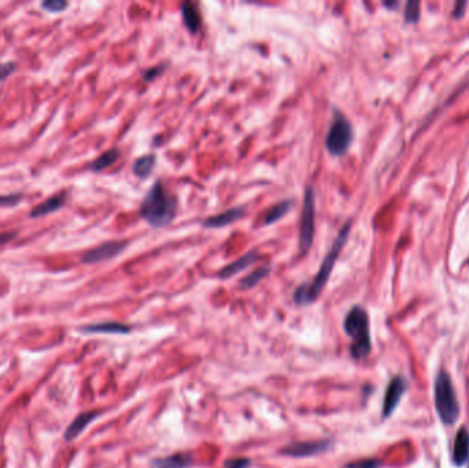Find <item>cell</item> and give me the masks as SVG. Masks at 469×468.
<instances>
[{
    "mask_svg": "<svg viewBox=\"0 0 469 468\" xmlns=\"http://www.w3.org/2000/svg\"><path fill=\"white\" fill-rule=\"evenodd\" d=\"M180 11H182V23L188 29V32L196 35L202 26V17L198 6L191 1H184L180 6Z\"/></svg>",
    "mask_w": 469,
    "mask_h": 468,
    "instance_id": "13",
    "label": "cell"
},
{
    "mask_svg": "<svg viewBox=\"0 0 469 468\" xmlns=\"http://www.w3.org/2000/svg\"><path fill=\"white\" fill-rule=\"evenodd\" d=\"M250 460L244 457H236L224 462V468H247L250 466Z\"/></svg>",
    "mask_w": 469,
    "mask_h": 468,
    "instance_id": "25",
    "label": "cell"
},
{
    "mask_svg": "<svg viewBox=\"0 0 469 468\" xmlns=\"http://www.w3.org/2000/svg\"><path fill=\"white\" fill-rule=\"evenodd\" d=\"M14 70H15V63H13V62L0 65V81L7 78L8 75H11Z\"/></svg>",
    "mask_w": 469,
    "mask_h": 468,
    "instance_id": "28",
    "label": "cell"
},
{
    "mask_svg": "<svg viewBox=\"0 0 469 468\" xmlns=\"http://www.w3.org/2000/svg\"><path fill=\"white\" fill-rule=\"evenodd\" d=\"M165 69H166L165 65H159V66H154V68H151V69H147V70L143 73V78H144L146 81H153V80H156L158 76H161V75L165 72Z\"/></svg>",
    "mask_w": 469,
    "mask_h": 468,
    "instance_id": "26",
    "label": "cell"
},
{
    "mask_svg": "<svg viewBox=\"0 0 469 468\" xmlns=\"http://www.w3.org/2000/svg\"><path fill=\"white\" fill-rule=\"evenodd\" d=\"M406 391V379L402 376H395L391 379L383 401V417H390L396 410L402 395Z\"/></svg>",
    "mask_w": 469,
    "mask_h": 468,
    "instance_id": "9",
    "label": "cell"
},
{
    "mask_svg": "<svg viewBox=\"0 0 469 468\" xmlns=\"http://www.w3.org/2000/svg\"><path fill=\"white\" fill-rule=\"evenodd\" d=\"M120 150L118 149H111V150H107L104 152V154L101 156H98L89 166L91 171L94 172H102L106 168L111 166L114 162L118 161L120 158Z\"/></svg>",
    "mask_w": 469,
    "mask_h": 468,
    "instance_id": "21",
    "label": "cell"
},
{
    "mask_svg": "<svg viewBox=\"0 0 469 468\" xmlns=\"http://www.w3.org/2000/svg\"><path fill=\"white\" fill-rule=\"evenodd\" d=\"M292 207H294L292 199H284V201H280L279 204L273 205L272 208L266 211V214L263 217V224L265 226H272V224L277 223L279 220H282L286 216Z\"/></svg>",
    "mask_w": 469,
    "mask_h": 468,
    "instance_id": "19",
    "label": "cell"
},
{
    "mask_svg": "<svg viewBox=\"0 0 469 468\" xmlns=\"http://www.w3.org/2000/svg\"><path fill=\"white\" fill-rule=\"evenodd\" d=\"M435 410L443 424L453 426L460 417V404L453 386L451 376L447 371L441 369L434 382Z\"/></svg>",
    "mask_w": 469,
    "mask_h": 468,
    "instance_id": "4",
    "label": "cell"
},
{
    "mask_svg": "<svg viewBox=\"0 0 469 468\" xmlns=\"http://www.w3.org/2000/svg\"><path fill=\"white\" fill-rule=\"evenodd\" d=\"M21 199V195L14 194V195H0V208L4 207H13L15 204H18Z\"/></svg>",
    "mask_w": 469,
    "mask_h": 468,
    "instance_id": "27",
    "label": "cell"
},
{
    "mask_svg": "<svg viewBox=\"0 0 469 468\" xmlns=\"http://www.w3.org/2000/svg\"><path fill=\"white\" fill-rule=\"evenodd\" d=\"M315 235V194L312 185L306 187L299 227V252L308 254Z\"/></svg>",
    "mask_w": 469,
    "mask_h": 468,
    "instance_id": "6",
    "label": "cell"
},
{
    "mask_svg": "<svg viewBox=\"0 0 469 468\" xmlns=\"http://www.w3.org/2000/svg\"><path fill=\"white\" fill-rule=\"evenodd\" d=\"M194 464V456L191 453H175L172 456L161 457L153 462L156 468H189Z\"/></svg>",
    "mask_w": 469,
    "mask_h": 468,
    "instance_id": "14",
    "label": "cell"
},
{
    "mask_svg": "<svg viewBox=\"0 0 469 468\" xmlns=\"http://www.w3.org/2000/svg\"><path fill=\"white\" fill-rule=\"evenodd\" d=\"M177 209L179 199L158 179L143 198L139 213L150 227L165 228L175 220Z\"/></svg>",
    "mask_w": 469,
    "mask_h": 468,
    "instance_id": "2",
    "label": "cell"
},
{
    "mask_svg": "<svg viewBox=\"0 0 469 468\" xmlns=\"http://www.w3.org/2000/svg\"><path fill=\"white\" fill-rule=\"evenodd\" d=\"M382 462L377 459H361L356 462H350L342 468H382Z\"/></svg>",
    "mask_w": 469,
    "mask_h": 468,
    "instance_id": "22",
    "label": "cell"
},
{
    "mask_svg": "<svg viewBox=\"0 0 469 468\" xmlns=\"http://www.w3.org/2000/svg\"><path fill=\"white\" fill-rule=\"evenodd\" d=\"M156 156L154 154H146V156H139L132 166L133 173L139 178V179H146L149 178L154 168H156Z\"/></svg>",
    "mask_w": 469,
    "mask_h": 468,
    "instance_id": "18",
    "label": "cell"
},
{
    "mask_svg": "<svg viewBox=\"0 0 469 468\" xmlns=\"http://www.w3.org/2000/svg\"><path fill=\"white\" fill-rule=\"evenodd\" d=\"M451 459L457 467H461L469 462V431L467 427H461L456 434Z\"/></svg>",
    "mask_w": 469,
    "mask_h": 468,
    "instance_id": "11",
    "label": "cell"
},
{
    "mask_svg": "<svg viewBox=\"0 0 469 468\" xmlns=\"http://www.w3.org/2000/svg\"><path fill=\"white\" fill-rule=\"evenodd\" d=\"M244 216H246V208L244 207H236V208L225 210L220 214L210 216L206 220H204L202 227L208 228V230L224 228V227H228V226L234 224V221L243 218Z\"/></svg>",
    "mask_w": 469,
    "mask_h": 468,
    "instance_id": "10",
    "label": "cell"
},
{
    "mask_svg": "<svg viewBox=\"0 0 469 468\" xmlns=\"http://www.w3.org/2000/svg\"><path fill=\"white\" fill-rule=\"evenodd\" d=\"M350 230H351V221H347L339 231L338 236L335 239V242L332 243L330 252L327 253V256L324 257V260L320 265V269L317 272V275L314 276L312 282L309 283H304L298 287L294 292V302L299 307H306L311 305L314 301L318 300L320 294L323 292L324 287L327 285L331 272L337 264L339 259V254L342 252V249L344 247L349 235H350Z\"/></svg>",
    "mask_w": 469,
    "mask_h": 468,
    "instance_id": "1",
    "label": "cell"
},
{
    "mask_svg": "<svg viewBox=\"0 0 469 468\" xmlns=\"http://www.w3.org/2000/svg\"><path fill=\"white\" fill-rule=\"evenodd\" d=\"M128 245H130L128 240L106 242L104 245L87 252L81 257V261L84 264H98V262H102V261L111 260V259L120 256L128 247Z\"/></svg>",
    "mask_w": 469,
    "mask_h": 468,
    "instance_id": "8",
    "label": "cell"
},
{
    "mask_svg": "<svg viewBox=\"0 0 469 468\" xmlns=\"http://www.w3.org/2000/svg\"><path fill=\"white\" fill-rule=\"evenodd\" d=\"M353 139H354V132L351 123L342 111L335 109L331 127L325 137V147L328 153L334 156H344L349 152Z\"/></svg>",
    "mask_w": 469,
    "mask_h": 468,
    "instance_id": "5",
    "label": "cell"
},
{
    "mask_svg": "<svg viewBox=\"0 0 469 468\" xmlns=\"http://www.w3.org/2000/svg\"><path fill=\"white\" fill-rule=\"evenodd\" d=\"M420 17V3L416 1H409L406 4V11H405V18L409 23H415Z\"/></svg>",
    "mask_w": 469,
    "mask_h": 468,
    "instance_id": "23",
    "label": "cell"
},
{
    "mask_svg": "<svg viewBox=\"0 0 469 468\" xmlns=\"http://www.w3.org/2000/svg\"><path fill=\"white\" fill-rule=\"evenodd\" d=\"M260 260V254L257 250H250L249 253H246L244 256H242L240 259L228 264L227 266H224L220 272H218V278L220 279H230L234 276L236 273L244 271L246 268H249L250 265H253L254 262Z\"/></svg>",
    "mask_w": 469,
    "mask_h": 468,
    "instance_id": "12",
    "label": "cell"
},
{
    "mask_svg": "<svg viewBox=\"0 0 469 468\" xmlns=\"http://www.w3.org/2000/svg\"><path fill=\"white\" fill-rule=\"evenodd\" d=\"M42 7L50 13H61L68 7V3L62 1V0H50V1L42 3Z\"/></svg>",
    "mask_w": 469,
    "mask_h": 468,
    "instance_id": "24",
    "label": "cell"
},
{
    "mask_svg": "<svg viewBox=\"0 0 469 468\" xmlns=\"http://www.w3.org/2000/svg\"><path fill=\"white\" fill-rule=\"evenodd\" d=\"M65 201H66L65 194L54 195L51 198H49L47 201H44L43 204H40V205H37L36 208L33 209V210L30 211V217L37 218V217H42V216L50 214L52 211H56L58 209H61L63 207Z\"/></svg>",
    "mask_w": 469,
    "mask_h": 468,
    "instance_id": "17",
    "label": "cell"
},
{
    "mask_svg": "<svg viewBox=\"0 0 469 468\" xmlns=\"http://www.w3.org/2000/svg\"><path fill=\"white\" fill-rule=\"evenodd\" d=\"M468 468H469V462H468Z\"/></svg>",
    "mask_w": 469,
    "mask_h": 468,
    "instance_id": "30",
    "label": "cell"
},
{
    "mask_svg": "<svg viewBox=\"0 0 469 468\" xmlns=\"http://www.w3.org/2000/svg\"><path fill=\"white\" fill-rule=\"evenodd\" d=\"M346 334L351 338L350 353L353 359L361 360L369 356L372 350L369 316L363 307H353L344 317L343 323Z\"/></svg>",
    "mask_w": 469,
    "mask_h": 468,
    "instance_id": "3",
    "label": "cell"
},
{
    "mask_svg": "<svg viewBox=\"0 0 469 468\" xmlns=\"http://www.w3.org/2000/svg\"><path fill=\"white\" fill-rule=\"evenodd\" d=\"M84 333H102V334H128L130 333V326L115 321H107V323H99L87 326L82 328Z\"/></svg>",
    "mask_w": 469,
    "mask_h": 468,
    "instance_id": "16",
    "label": "cell"
},
{
    "mask_svg": "<svg viewBox=\"0 0 469 468\" xmlns=\"http://www.w3.org/2000/svg\"><path fill=\"white\" fill-rule=\"evenodd\" d=\"M15 235H17L15 233H11V234H0V245L10 242L13 238H15Z\"/></svg>",
    "mask_w": 469,
    "mask_h": 468,
    "instance_id": "29",
    "label": "cell"
},
{
    "mask_svg": "<svg viewBox=\"0 0 469 468\" xmlns=\"http://www.w3.org/2000/svg\"><path fill=\"white\" fill-rule=\"evenodd\" d=\"M272 271V266L270 265H262L260 268L254 269L250 275L244 276L240 282H239V288L243 290V291H247V290H251L254 287L257 286L258 283H261Z\"/></svg>",
    "mask_w": 469,
    "mask_h": 468,
    "instance_id": "20",
    "label": "cell"
},
{
    "mask_svg": "<svg viewBox=\"0 0 469 468\" xmlns=\"http://www.w3.org/2000/svg\"><path fill=\"white\" fill-rule=\"evenodd\" d=\"M101 414L99 412H84V414H80L70 424L69 427L66 429L65 431V440L66 441H72L75 438H77L78 436L85 430V427L92 421L95 420L96 417H99Z\"/></svg>",
    "mask_w": 469,
    "mask_h": 468,
    "instance_id": "15",
    "label": "cell"
},
{
    "mask_svg": "<svg viewBox=\"0 0 469 468\" xmlns=\"http://www.w3.org/2000/svg\"><path fill=\"white\" fill-rule=\"evenodd\" d=\"M332 441L330 440H317V441H304V443H294L287 445L280 450L282 455H286L289 457H311L315 455L325 453L331 449Z\"/></svg>",
    "mask_w": 469,
    "mask_h": 468,
    "instance_id": "7",
    "label": "cell"
}]
</instances>
